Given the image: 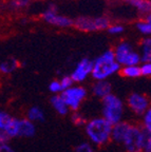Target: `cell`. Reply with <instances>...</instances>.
<instances>
[{
  "mask_svg": "<svg viewBox=\"0 0 151 152\" xmlns=\"http://www.w3.org/2000/svg\"><path fill=\"white\" fill-rule=\"evenodd\" d=\"M75 152H94L93 146L90 142H84L75 148Z\"/></svg>",
  "mask_w": 151,
  "mask_h": 152,
  "instance_id": "obj_26",
  "label": "cell"
},
{
  "mask_svg": "<svg viewBox=\"0 0 151 152\" xmlns=\"http://www.w3.org/2000/svg\"><path fill=\"white\" fill-rule=\"evenodd\" d=\"M7 134L10 138L18 137V131H19V119L15 117H11L5 124L4 128L2 129Z\"/></svg>",
  "mask_w": 151,
  "mask_h": 152,
  "instance_id": "obj_15",
  "label": "cell"
},
{
  "mask_svg": "<svg viewBox=\"0 0 151 152\" xmlns=\"http://www.w3.org/2000/svg\"><path fill=\"white\" fill-rule=\"evenodd\" d=\"M73 26L77 28L78 30L84 32H94L100 31V30H107L110 26L109 19L105 16L102 17H86L80 16L73 21Z\"/></svg>",
  "mask_w": 151,
  "mask_h": 152,
  "instance_id": "obj_6",
  "label": "cell"
},
{
  "mask_svg": "<svg viewBox=\"0 0 151 152\" xmlns=\"http://www.w3.org/2000/svg\"><path fill=\"white\" fill-rule=\"evenodd\" d=\"M141 76H150L151 74V64L150 62H143L139 66Z\"/></svg>",
  "mask_w": 151,
  "mask_h": 152,
  "instance_id": "obj_28",
  "label": "cell"
},
{
  "mask_svg": "<svg viewBox=\"0 0 151 152\" xmlns=\"http://www.w3.org/2000/svg\"><path fill=\"white\" fill-rule=\"evenodd\" d=\"M60 85H62V91L67 90V89L71 88L72 86H73L74 81L72 80L71 76H64L60 80H59Z\"/></svg>",
  "mask_w": 151,
  "mask_h": 152,
  "instance_id": "obj_27",
  "label": "cell"
},
{
  "mask_svg": "<svg viewBox=\"0 0 151 152\" xmlns=\"http://www.w3.org/2000/svg\"><path fill=\"white\" fill-rule=\"evenodd\" d=\"M36 132V127L35 124L30 121L26 118L19 119V131H18V136L21 137H31L35 134Z\"/></svg>",
  "mask_w": 151,
  "mask_h": 152,
  "instance_id": "obj_13",
  "label": "cell"
},
{
  "mask_svg": "<svg viewBox=\"0 0 151 152\" xmlns=\"http://www.w3.org/2000/svg\"><path fill=\"white\" fill-rule=\"evenodd\" d=\"M112 86L108 80H97L92 87V93L99 98L106 97L107 95L111 94Z\"/></svg>",
  "mask_w": 151,
  "mask_h": 152,
  "instance_id": "obj_12",
  "label": "cell"
},
{
  "mask_svg": "<svg viewBox=\"0 0 151 152\" xmlns=\"http://www.w3.org/2000/svg\"><path fill=\"white\" fill-rule=\"evenodd\" d=\"M18 66L19 62L16 59L10 58V59L3 61L2 64H0V72H2L3 74H10L14 72Z\"/></svg>",
  "mask_w": 151,
  "mask_h": 152,
  "instance_id": "obj_21",
  "label": "cell"
},
{
  "mask_svg": "<svg viewBox=\"0 0 151 152\" xmlns=\"http://www.w3.org/2000/svg\"><path fill=\"white\" fill-rule=\"evenodd\" d=\"M26 119H29L32 123H39L45 121V113L39 107H32L29 109L26 114Z\"/></svg>",
  "mask_w": 151,
  "mask_h": 152,
  "instance_id": "obj_18",
  "label": "cell"
},
{
  "mask_svg": "<svg viewBox=\"0 0 151 152\" xmlns=\"http://www.w3.org/2000/svg\"><path fill=\"white\" fill-rule=\"evenodd\" d=\"M141 62H150L151 60V40L150 38H145L141 45Z\"/></svg>",
  "mask_w": 151,
  "mask_h": 152,
  "instance_id": "obj_17",
  "label": "cell"
},
{
  "mask_svg": "<svg viewBox=\"0 0 151 152\" xmlns=\"http://www.w3.org/2000/svg\"><path fill=\"white\" fill-rule=\"evenodd\" d=\"M107 30H108L109 34H111V35H119L123 33L125 28L122 24H110Z\"/></svg>",
  "mask_w": 151,
  "mask_h": 152,
  "instance_id": "obj_25",
  "label": "cell"
},
{
  "mask_svg": "<svg viewBox=\"0 0 151 152\" xmlns=\"http://www.w3.org/2000/svg\"><path fill=\"white\" fill-rule=\"evenodd\" d=\"M87 90L81 86H72L71 88L62 91L60 96L62 97L64 102H66L69 110L77 111L80 104L87 97Z\"/></svg>",
  "mask_w": 151,
  "mask_h": 152,
  "instance_id": "obj_7",
  "label": "cell"
},
{
  "mask_svg": "<svg viewBox=\"0 0 151 152\" xmlns=\"http://www.w3.org/2000/svg\"><path fill=\"white\" fill-rule=\"evenodd\" d=\"M142 152H151V133H147L143 144Z\"/></svg>",
  "mask_w": 151,
  "mask_h": 152,
  "instance_id": "obj_29",
  "label": "cell"
},
{
  "mask_svg": "<svg viewBox=\"0 0 151 152\" xmlns=\"http://www.w3.org/2000/svg\"><path fill=\"white\" fill-rule=\"evenodd\" d=\"M92 66H93L92 60H90L89 58H83V59L78 62L77 66L74 69V71L70 75L72 80L74 83H81V81L86 80L91 75Z\"/></svg>",
  "mask_w": 151,
  "mask_h": 152,
  "instance_id": "obj_10",
  "label": "cell"
},
{
  "mask_svg": "<svg viewBox=\"0 0 151 152\" xmlns=\"http://www.w3.org/2000/svg\"><path fill=\"white\" fill-rule=\"evenodd\" d=\"M130 125L131 124L127 123V121H120V123L113 125L111 130V140L115 142H120L122 144Z\"/></svg>",
  "mask_w": 151,
  "mask_h": 152,
  "instance_id": "obj_11",
  "label": "cell"
},
{
  "mask_svg": "<svg viewBox=\"0 0 151 152\" xmlns=\"http://www.w3.org/2000/svg\"><path fill=\"white\" fill-rule=\"evenodd\" d=\"M136 28L143 35L149 36L151 33V15H146L144 20H139L136 22Z\"/></svg>",
  "mask_w": 151,
  "mask_h": 152,
  "instance_id": "obj_20",
  "label": "cell"
},
{
  "mask_svg": "<svg viewBox=\"0 0 151 152\" xmlns=\"http://www.w3.org/2000/svg\"><path fill=\"white\" fill-rule=\"evenodd\" d=\"M43 18L45 19L48 23L52 24L59 28H69L73 26V20L62 15H59L57 13L56 9L53 7H50L49 9L43 14Z\"/></svg>",
  "mask_w": 151,
  "mask_h": 152,
  "instance_id": "obj_9",
  "label": "cell"
},
{
  "mask_svg": "<svg viewBox=\"0 0 151 152\" xmlns=\"http://www.w3.org/2000/svg\"><path fill=\"white\" fill-rule=\"evenodd\" d=\"M120 66L115 61L113 50H107L93 61L91 75L95 80H107L111 75L119 72Z\"/></svg>",
  "mask_w": 151,
  "mask_h": 152,
  "instance_id": "obj_1",
  "label": "cell"
},
{
  "mask_svg": "<svg viewBox=\"0 0 151 152\" xmlns=\"http://www.w3.org/2000/svg\"><path fill=\"white\" fill-rule=\"evenodd\" d=\"M125 1L129 5L135 7L141 14H144V15L150 14L151 2L149 0H125Z\"/></svg>",
  "mask_w": 151,
  "mask_h": 152,
  "instance_id": "obj_14",
  "label": "cell"
},
{
  "mask_svg": "<svg viewBox=\"0 0 151 152\" xmlns=\"http://www.w3.org/2000/svg\"><path fill=\"white\" fill-rule=\"evenodd\" d=\"M129 109L136 115H143L149 109V99L141 93H131L127 98Z\"/></svg>",
  "mask_w": 151,
  "mask_h": 152,
  "instance_id": "obj_8",
  "label": "cell"
},
{
  "mask_svg": "<svg viewBox=\"0 0 151 152\" xmlns=\"http://www.w3.org/2000/svg\"><path fill=\"white\" fill-rule=\"evenodd\" d=\"M0 152H16V151L9 144H2V145H0Z\"/></svg>",
  "mask_w": 151,
  "mask_h": 152,
  "instance_id": "obj_33",
  "label": "cell"
},
{
  "mask_svg": "<svg viewBox=\"0 0 151 152\" xmlns=\"http://www.w3.org/2000/svg\"><path fill=\"white\" fill-rule=\"evenodd\" d=\"M85 130L89 140L96 146L106 145L111 140L112 125L103 117H95L87 121Z\"/></svg>",
  "mask_w": 151,
  "mask_h": 152,
  "instance_id": "obj_2",
  "label": "cell"
},
{
  "mask_svg": "<svg viewBox=\"0 0 151 152\" xmlns=\"http://www.w3.org/2000/svg\"><path fill=\"white\" fill-rule=\"evenodd\" d=\"M144 130L151 132V110L148 109L143 114V127Z\"/></svg>",
  "mask_w": 151,
  "mask_h": 152,
  "instance_id": "obj_22",
  "label": "cell"
},
{
  "mask_svg": "<svg viewBox=\"0 0 151 152\" xmlns=\"http://www.w3.org/2000/svg\"><path fill=\"white\" fill-rule=\"evenodd\" d=\"M103 118L106 119L112 126L117 123L123 121L124 113H125V106L123 100L114 94H109L103 98L102 106Z\"/></svg>",
  "mask_w": 151,
  "mask_h": 152,
  "instance_id": "obj_3",
  "label": "cell"
},
{
  "mask_svg": "<svg viewBox=\"0 0 151 152\" xmlns=\"http://www.w3.org/2000/svg\"><path fill=\"white\" fill-rule=\"evenodd\" d=\"M11 117H12V116H11L10 114L5 113V112L0 111V129H1V130L4 128L5 124L7 123V121H9Z\"/></svg>",
  "mask_w": 151,
  "mask_h": 152,
  "instance_id": "obj_30",
  "label": "cell"
},
{
  "mask_svg": "<svg viewBox=\"0 0 151 152\" xmlns=\"http://www.w3.org/2000/svg\"><path fill=\"white\" fill-rule=\"evenodd\" d=\"M147 133H151L146 131L142 127L130 125L125 137H124L122 144L125 147L127 152H142L143 144H144L145 137Z\"/></svg>",
  "mask_w": 151,
  "mask_h": 152,
  "instance_id": "obj_5",
  "label": "cell"
},
{
  "mask_svg": "<svg viewBox=\"0 0 151 152\" xmlns=\"http://www.w3.org/2000/svg\"><path fill=\"white\" fill-rule=\"evenodd\" d=\"M49 90H50V92H52L53 94H55V95H57L58 93H62V88L60 83H59V80L51 81L49 85Z\"/></svg>",
  "mask_w": 151,
  "mask_h": 152,
  "instance_id": "obj_24",
  "label": "cell"
},
{
  "mask_svg": "<svg viewBox=\"0 0 151 152\" xmlns=\"http://www.w3.org/2000/svg\"><path fill=\"white\" fill-rule=\"evenodd\" d=\"M10 140H11V138L7 136V133L0 129V145H2V144H7V142H9Z\"/></svg>",
  "mask_w": 151,
  "mask_h": 152,
  "instance_id": "obj_32",
  "label": "cell"
},
{
  "mask_svg": "<svg viewBox=\"0 0 151 152\" xmlns=\"http://www.w3.org/2000/svg\"><path fill=\"white\" fill-rule=\"evenodd\" d=\"M72 121L76 126H85L86 123H87V119L83 114H80L77 111H74V113L72 114Z\"/></svg>",
  "mask_w": 151,
  "mask_h": 152,
  "instance_id": "obj_23",
  "label": "cell"
},
{
  "mask_svg": "<svg viewBox=\"0 0 151 152\" xmlns=\"http://www.w3.org/2000/svg\"><path fill=\"white\" fill-rule=\"evenodd\" d=\"M113 51L115 61L119 66H139L141 64L139 53L135 52L132 45L129 41H123V42L118 43Z\"/></svg>",
  "mask_w": 151,
  "mask_h": 152,
  "instance_id": "obj_4",
  "label": "cell"
},
{
  "mask_svg": "<svg viewBox=\"0 0 151 152\" xmlns=\"http://www.w3.org/2000/svg\"><path fill=\"white\" fill-rule=\"evenodd\" d=\"M120 75L126 77V78H137L141 76L139 71V66H123L119 70Z\"/></svg>",
  "mask_w": 151,
  "mask_h": 152,
  "instance_id": "obj_19",
  "label": "cell"
},
{
  "mask_svg": "<svg viewBox=\"0 0 151 152\" xmlns=\"http://www.w3.org/2000/svg\"><path fill=\"white\" fill-rule=\"evenodd\" d=\"M30 3V0H13L12 5L15 7H24Z\"/></svg>",
  "mask_w": 151,
  "mask_h": 152,
  "instance_id": "obj_31",
  "label": "cell"
},
{
  "mask_svg": "<svg viewBox=\"0 0 151 152\" xmlns=\"http://www.w3.org/2000/svg\"><path fill=\"white\" fill-rule=\"evenodd\" d=\"M51 104L54 108V110L59 114V115H66L69 112V108L67 107L66 102H64L62 97L60 96V94L54 95L51 98Z\"/></svg>",
  "mask_w": 151,
  "mask_h": 152,
  "instance_id": "obj_16",
  "label": "cell"
}]
</instances>
